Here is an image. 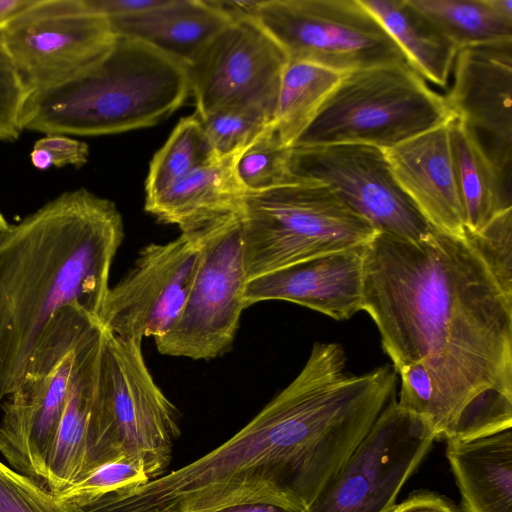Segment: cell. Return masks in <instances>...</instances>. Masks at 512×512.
<instances>
[{"mask_svg":"<svg viewBox=\"0 0 512 512\" xmlns=\"http://www.w3.org/2000/svg\"><path fill=\"white\" fill-rule=\"evenodd\" d=\"M450 146L464 207L466 231L480 232L511 204V179L493 161L477 133L456 117L449 122Z\"/></svg>","mask_w":512,"mask_h":512,"instance_id":"603a6c76","label":"cell"},{"mask_svg":"<svg viewBox=\"0 0 512 512\" xmlns=\"http://www.w3.org/2000/svg\"><path fill=\"white\" fill-rule=\"evenodd\" d=\"M34 0H0V31Z\"/></svg>","mask_w":512,"mask_h":512,"instance_id":"74e56055","label":"cell"},{"mask_svg":"<svg viewBox=\"0 0 512 512\" xmlns=\"http://www.w3.org/2000/svg\"><path fill=\"white\" fill-rule=\"evenodd\" d=\"M449 122L384 153L396 182L427 221L438 230L464 237L466 218L451 152Z\"/></svg>","mask_w":512,"mask_h":512,"instance_id":"d6986e66","label":"cell"},{"mask_svg":"<svg viewBox=\"0 0 512 512\" xmlns=\"http://www.w3.org/2000/svg\"><path fill=\"white\" fill-rule=\"evenodd\" d=\"M345 73L305 61H288L280 81L272 126L292 148Z\"/></svg>","mask_w":512,"mask_h":512,"instance_id":"d4e9b609","label":"cell"},{"mask_svg":"<svg viewBox=\"0 0 512 512\" xmlns=\"http://www.w3.org/2000/svg\"><path fill=\"white\" fill-rule=\"evenodd\" d=\"M458 49L512 41V19L495 11L488 0H411Z\"/></svg>","mask_w":512,"mask_h":512,"instance_id":"484cf974","label":"cell"},{"mask_svg":"<svg viewBox=\"0 0 512 512\" xmlns=\"http://www.w3.org/2000/svg\"><path fill=\"white\" fill-rule=\"evenodd\" d=\"M108 21L114 35L141 40L185 67L231 23L208 0H168L153 10Z\"/></svg>","mask_w":512,"mask_h":512,"instance_id":"ffe728a7","label":"cell"},{"mask_svg":"<svg viewBox=\"0 0 512 512\" xmlns=\"http://www.w3.org/2000/svg\"><path fill=\"white\" fill-rule=\"evenodd\" d=\"M29 93L66 82L97 60L115 35L84 0H34L1 31Z\"/></svg>","mask_w":512,"mask_h":512,"instance_id":"8fae6325","label":"cell"},{"mask_svg":"<svg viewBox=\"0 0 512 512\" xmlns=\"http://www.w3.org/2000/svg\"><path fill=\"white\" fill-rule=\"evenodd\" d=\"M391 512H458L445 497L433 492L422 491L411 495Z\"/></svg>","mask_w":512,"mask_h":512,"instance_id":"d590c367","label":"cell"},{"mask_svg":"<svg viewBox=\"0 0 512 512\" xmlns=\"http://www.w3.org/2000/svg\"><path fill=\"white\" fill-rule=\"evenodd\" d=\"M349 429L324 377L303 367L251 421L219 447L84 512H213L241 503L304 511L345 461Z\"/></svg>","mask_w":512,"mask_h":512,"instance_id":"7a4b0ae2","label":"cell"},{"mask_svg":"<svg viewBox=\"0 0 512 512\" xmlns=\"http://www.w3.org/2000/svg\"><path fill=\"white\" fill-rule=\"evenodd\" d=\"M241 219L227 214L202 226L200 260L172 327L155 339L163 355L209 360L228 352L246 308Z\"/></svg>","mask_w":512,"mask_h":512,"instance_id":"9c48e42d","label":"cell"},{"mask_svg":"<svg viewBox=\"0 0 512 512\" xmlns=\"http://www.w3.org/2000/svg\"><path fill=\"white\" fill-rule=\"evenodd\" d=\"M29 94L0 36V141L19 138L23 131L21 115Z\"/></svg>","mask_w":512,"mask_h":512,"instance_id":"d6a6232c","label":"cell"},{"mask_svg":"<svg viewBox=\"0 0 512 512\" xmlns=\"http://www.w3.org/2000/svg\"><path fill=\"white\" fill-rule=\"evenodd\" d=\"M0 512H84L39 481L0 461Z\"/></svg>","mask_w":512,"mask_h":512,"instance_id":"4dcf8cb0","label":"cell"},{"mask_svg":"<svg viewBox=\"0 0 512 512\" xmlns=\"http://www.w3.org/2000/svg\"><path fill=\"white\" fill-rule=\"evenodd\" d=\"M237 154L214 158L194 169L145 202V210L163 223L177 225L181 232L239 212L244 192L234 172Z\"/></svg>","mask_w":512,"mask_h":512,"instance_id":"7402d4cb","label":"cell"},{"mask_svg":"<svg viewBox=\"0 0 512 512\" xmlns=\"http://www.w3.org/2000/svg\"><path fill=\"white\" fill-rule=\"evenodd\" d=\"M76 346L46 373L25 377L1 402L0 453L11 468L43 485L70 389Z\"/></svg>","mask_w":512,"mask_h":512,"instance_id":"e0dca14e","label":"cell"},{"mask_svg":"<svg viewBox=\"0 0 512 512\" xmlns=\"http://www.w3.org/2000/svg\"><path fill=\"white\" fill-rule=\"evenodd\" d=\"M463 512H512V430L447 440Z\"/></svg>","mask_w":512,"mask_h":512,"instance_id":"44dd1931","label":"cell"},{"mask_svg":"<svg viewBox=\"0 0 512 512\" xmlns=\"http://www.w3.org/2000/svg\"><path fill=\"white\" fill-rule=\"evenodd\" d=\"M33 146L46 150L52 166L57 168L68 165L81 168L89 158V146L83 141L66 135L46 134L38 139Z\"/></svg>","mask_w":512,"mask_h":512,"instance_id":"836d02e7","label":"cell"},{"mask_svg":"<svg viewBox=\"0 0 512 512\" xmlns=\"http://www.w3.org/2000/svg\"><path fill=\"white\" fill-rule=\"evenodd\" d=\"M141 344L104 329L103 423L112 456L141 463L150 481L165 474L171 463L180 415L149 372Z\"/></svg>","mask_w":512,"mask_h":512,"instance_id":"ba28073f","label":"cell"},{"mask_svg":"<svg viewBox=\"0 0 512 512\" xmlns=\"http://www.w3.org/2000/svg\"><path fill=\"white\" fill-rule=\"evenodd\" d=\"M361 310L395 371L425 366L423 419L436 439H473L498 421L512 400V295L467 235L377 233L365 248Z\"/></svg>","mask_w":512,"mask_h":512,"instance_id":"6da1fadb","label":"cell"},{"mask_svg":"<svg viewBox=\"0 0 512 512\" xmlns=\"http://www.w3.org/2000/svg\"><path fill=\"white\" fill-rule=\"evenodd\" d=\"M366 245L319 255L247 281L246 308L283 300L335 320L350 319L362 308Z\"/></svg>","mask_w":512,"mask_h":512,"instance_id":"ac0fdd59","label":"cell"},{"mask_svg":"<svg viewBox=\"0 0 512 512\" xmlns=\"http://www.w3.org/2000/svg\"><path fill=\"white\" fill-rule=\"evenodd\" d=\"M255 19L288 61L310 62L341 73L391 64L411 66L360 0H262Z\"/></svg>","mask_w":512,"mask_h":512,"instance_id":"52a82bcc","label":"cell"},{"mask_svg":"<svg viewBox=\"0 0 512 512\" xmlns=\"http://www.w3.org/2000/svg\"><path fill=\"white\" fill-rule=\"evenodd\" d=\"M455 118L409 65L345 73L293 147L362 144L386 150Z\"/></svg>","mask_w":512,"mask_h":512,"instance_id":"8992f818","label":"cell"},{"mask_svg":"<svg viewBox=\"0 0 512 512\" xmlns=\"http://www.w3.org/2000/svg\"><path fill=\"white\" fill-rule=\"evenodd\" d=\"M215 157L197 114L180 119L165 144L153 156L145 182L150 201L194 169Z\"/></svg>","mask_w":512,"mask_h":512,"instance_id":"4316f807","label":"cell"},{"mask_svg":"<svg viewBox=\"0 0 512 512\" xmlns=\"http://www.w3.org/2000/svg\"><path fill=\"white\" fill-rule=\"evenodd\" d=\"M453 82L445 96L455 117L477 134L489 137L488 153L511 179L512 41L460 49Z\"/></svg>","mask_w":512,"mask_h":512,"instance_id":"2e32d148","label":"cell"},{"mask_svg":"<svg viewBox=\"0 0 512 512\" xmlns=\"http://www.w3.org/2000/svg\"><path fill=\"white\" fill-rule=\"evenodd\" d=\"M239 215L247 281L319 255L366 245L378 233L330 187L314 181L244 193Z\"/></svg>","mask_w":512,"mask_h":512,"instance_id":"5b68a950","label":"cell"},{"mask_svg":"<svg viewBox=\"0 0 512 512\" xmlns=\"http://www.w3.org/2000/svg\"><path fill=\"white\" fill-rule=\"evenodd\" d=\"M290 148L282 145L272 123L235 159L234 172L244 193L300 182L288 166Z\"/></svg>","mask_w":512,"mask_h":512,"instance_id":"83f0119b","label":"cell"},{"mask_svg":"<svg viewBox=\"0 0 512 512\" xmlns=\"http://www.w3.org/2000/svg\"><path fill=\"white\" fill-rule=\"evenodd\" d=\"M436 439L393 398L347 461L302 512H391Z\"/></svg>","mask_w":512,"mask_h":512,"instance_id":"30bf717a","label":"cell"},{"mask_svg":"<svg viewBox=\"0 0 512 512\" xmlns=\"http://www.w3.org/2000/svg\"><path fill=\"white\" fill-rule=\"evenodd\" d=\"M201 249L202 226L142 248L132 268L109 288L99 318L102 327L126 340L163 336L182 310Z\"/></svg>","mask_w":512,"mask_h":512,"instance_id":"4fadbf2b","label":"cell"},{"mask_svg":"<svg viewBox=\"0 0 512 512\" xmlns=\"http://www.w3.org/2000/svg\"><path fill=\"white\" fill-rule=\"evenodd\" d=\"M287 63L283 49L255 18L231 22L186 67L196 114L204 119L244 105L275 113Z\"/></svg>","mask_w":512,"mask_h":512,"instance_id":"5bb4252c","label":"cell"},{"mask_svg":"<svg viewBox=\"0 0 512 512\" xmlns=\"http://www.w3.org/2000/svg\"><path fill=\"white\" fill-rule=\"evenodd\" d=\"M93 12L107 20L134 16L163 6L168 0H84Z\"/></svg>","mask_w":512,"mask_h":512,"instance_id":"e575fe53","label":"cell"},{"mask_svg":"<svg viewBox=\"0 0 512 512\" xmlns=\"http://www.w3.org/2000/svg\"><path fill=\"white\" fill-rule=\"evenodd\" d=\"M103 342L104 329L99 323L75 348L70 389L46 466L44 485L53 493L107 462L101 392Z\"/></svg>","mask_w":512,"mask_h":512,"instance_id":"9a60e30c","label":"cell"},{"mask_svg":"<svg viewBox=\"0 0 512 512\" xmlns=\"http://www.w3.org/2000/svg\"><path fill=\"white\" fill-rule=\"evenodd\" d=\"M30 160L33 167L39 170H47L52 167V162L48 152L36 146H33L31 150Z\"/></svg>","mask_w":512,"mask_h":512,"instance_id":"ab89813d","label":"cell"},{"mask_svg":"<svg viewBox=\"0 0 512 512\" xmlns=\"http://www.w3.org/2000/svg\"><path fill=\"white\" fill-rule=\"evenodd\" d=\"M466 235L502 289L512 295V208L493 218L480 232Z\"/></svg>","mask_w":512,"mask_h":512,"instance_id":"1f68e13d","label":"cell"},{"mask_svg":"<svg viewBox=\"0 0 512 512\" xmlns=\"http://www.w3.org/2000/svg\"><path fill=\"white\" fill-rule=\"evenodd\" d=\"M387 30L413 69L425 80L445 88L458 49L411 0H360Z\"/></svg>","mask_w":512,"mask_h":512,"instance_id":"cb8c5ba5","label":"cell"},{"mask_svg":"<svg viewBox=\"0 0 512 512\" xmlns=\"http://www.w3.org/2000/svg\"><path fill=\"white\" fill-rule=\"evenodd\" d=\"M274 112L261 106L244 105L219 110L201 119L217 158L237 154L273 121Z\"/></svg>","mask_w":512,"mask_h":512,"instance_id":"f1b7e54d","label":"cell"},{"mask_svg":"<svg viewBox=\"0 0 512 512\" xmlns=\"http://www.w3.org/2000/svg\"><path fill=\"white\" fill-rule=\"evenodd\" d=\"M149 481L143 465L122 456L108 461L55 495L83 507L113 492L131 490Z\"/></svg>","mask_w":512,"mask_h":512,"instance_id":"f546056e","label":"cell"},{"mask_svg":"<svg viewBox=\"0 0 512 512\" xmlns=\"http://www.w3.org/2000/svg\"><path fill=\"white\" fill-rule=\"evenodd\" d=\"M213 512H288L284 508L268 503H241L222 507Z\"/></svg>","mask_w":512,"mask_h":512,"instance_id":"f35d334b","label":"cell"},{"mask_svg":"<svg viewBox=\"0 0 512 512\" xmlns=\"http://www.w3.org/2000/svg\"><path fill=\"white\" fill-rule=\"evenodd\" d=\"M262 0H208L210 5L223 13L230 22L255 18Z\"/></svg>","mask_w":512,"mask_h":512,"instance_id":"8d00e7d4","label":"cell"},{"mask_svg":"<svg viewBox=\"0 0 512 512\" xmlns=\"http://www.w3.org/2000/svg\"><path fill=\"white\" fill-rule=\"evenodd\" d=\"M12 224L8 222V220L4 217V215L0 212V242L7 236L10 232Z\"/></svg>","mask_w":512,"mask_h":512,"instance_id":"60d3db41","label":"cell"},{"mask_svg":"<svg viewBox=\"0 0 512 512\" xmlns=\"http://www.w3.org/2000/svg\"><path fill=\"white\" fill-rule=\"evenodd\" d=\"M288 166L299 181L330 187L378 233L416 242L434 230L396 182L380 148L362 144L293 147Z\"/></svg>","mask_w":512,"mask_h":512,"instance_id":"7c38bea8","label":"cell"},{"mask_svg":"<svg viewBox=\"0 0 512 512\" xmlns=\"http://www.w3.org/2000/svg\"><path fill=\"white\" fill-rule=\"evenodd\" d=\"M190 93L186 67L147 43L115 35L92 64L64 83L28 95L22 130L100 136L150 127Z\"/></svg>","mask_w":512,"mask_h":512,"instance_id":"277c9868","label":"cell"},{"mask_svg":"<svg viewBox=\"0 0 512 512\" xmlns=\"http://www.w3.org/2000/svg\"><path fill=\"white\" fill-rule=\"evenodd\" d=\"M123 238L115 203L85 188L12 225L0 242V403L34 369L64 308L100 322Z\"/></svg>","mask_w":512,"mask_h":512,"instance_id":"3957f363","label":"cell"}]
</instances>
